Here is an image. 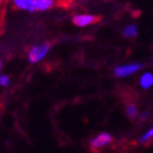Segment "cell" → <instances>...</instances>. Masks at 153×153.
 Listing matches in <instances>:
<instances>
[{"label":"cell","instance_id":"obj_1","mask_svg":"<svg viewBox=\"0 0 153 153\" xmlns=\"http://www.w3.org/2000/svg\"><path fill=\"white\" fill-rule=\"evenodd\" d=\"M54 1L51 0H14L13 4L21 10H25L29 12L36 11H46L54 6Z\"/></svg>","mask_w":153,"mask_h":153},{"label":"cell","instance_id":"obj_2","mask_svg":"<svg viewBox=\"0 0 153 153\" xmlns=\"http://www.w3.org/2000/svg\"><path fill=\"white\" fill-rule=\"evenodd\" d=\"M49 49H51V45L48 43L35 45V46L31 47V49L27 51V59H29L30 62L36 64L38 61H41L48 54Z\"/></svg>","mask_w":153,"mask_h":153},{"label":"cell","instance_id":"obj_3","mask_svg":"<svg viewBox=\"0 0 153 153\" xmlns=\"http://www.w3.org/2000/svg\"><path fill=\"white\" fill-rule=\"evenodd\" d=\"M142 69V64L139 62H130L118 66L114 69V74L117 78H127V76H134Z\"/></svg>","mask_w":153,"mask_h":153},{"label":"cell","instance_id":"obj_4","mask_svg":"<svg viewBox=\"0 0 153 153\" xmlns=\"http://www.w3.org/2000/svg\"><path fill=\"white\" fill-rule=\"evenodd\" d=\"M112 136L107 132H101L96 137H94L90 142V148L92 151H99L103 149L104 147L108 146L112 142Z\"/></svg>","mask_w":153,"mask_h":153},{"label":"cell","instance_id":"obj_5","mask_svg":"<svg viewBox=\"0 0 153 153\" xmlns=\"http://www.w3.org/2000/svg\"><path fill=\"white\" fill-rule=\"evenodd\" d=\"M97 20H99V18L92 16V14H76L72 18V22L74 25L83 27V26L91 25L93 23L97 22Z\"/></svg>","mask_w":153,"mask_h":153},{"label":"cell","instance_id":"obj_6","mask_svg":"<svg viewBox=\"0 0 153 153\" xmlns=\"http://www.w3.org/2000/svg\"><path fill=\"white\" fill-rule=\"evenodd\" d=\"M139 84H140V88L143 90H148L153 86V74L152 72H143V74L140 76V79H139Z\"/></svg>","mask_w":153,"mask_h":153},{"label":"cell","instance_id":"obj_7","mask_svg":"<svg viewBox=\"0 0 153 153\" xmlns=\"http://www.w3.org/2000/svg\"><path fill=\"white\" fill-rule=\"evenodd\" d=\"M123 35L126 38H134L138 35V27L136 24H128L123 30Z\"/></svg>","mask_w":153,"mask_h":153},{"label":"cell","instance_id":"obj_8","mask_svg":"<svg viewBox=\"0 0 153 153\" xmlns=\"http://www.w3.org/2000/svg\"><path fill=\"white\" fill-rule=\"evenodd\" d=\"M125 112H126V115L128 117L131 118V119L138 118V116H139V109H138V106L134 103H128L126 105Z\"/></svg>","mask_w":153,"mask_h":153},{"label":"cell","instance_id":"obj_9","mask_svg":"<svg viewBox=\"0 0 153 153\" xmlns=\"http://www.w3.org/2000/svg\"><path fill=\"white\" fill-rule=\"evenodd\" d=\"M152 139H153V126L150 129H148L144 134H141V137L139 138V142L140 143H147V142L151 141Z\"/></svg>","mask_w":153,"mask_h":153},{"label":"cell","instance_id":"obj_10","mask_svg":"<svg viewBox=\"0 0 153 153\" xmlns=\"http://www.w3.org/2000/svg\"><path fill=\"white\" fill-rule=\"evenodd\" d=\"M9 81H10V79L8 76H4V74L0 76V85L7 86L8 84H9Z\"/></svg>","mask_w":153,"mask_h":153},{"label":"cell","instance_id":"obj_11","mask_svg":"<svg viewBox=\"0 0 153 153\" xmlns=\"http://www.w3.org/2000/svg\"><path fill=\"white\" fill-rule=\"evenodd\" d=\"M147 116H148L147 113H142V114H139L138 118H139V119H141V120H143V119H146V118H147Z\"/></svg>","mask_w":153,"mask_h":153},{"label":"cell","instance_id":"obj_12","mask_svg":"<svg viewBox=\"0 0 153 153\" xmlns=\"http://www.w3.org/2000/svg\"><path fill=\"white\" fill-rule=\"evenodd\" d=\"M0 70H1V61H0Z\"/></svg>","mask_w":153,"mask_h":153}]
</instances>
